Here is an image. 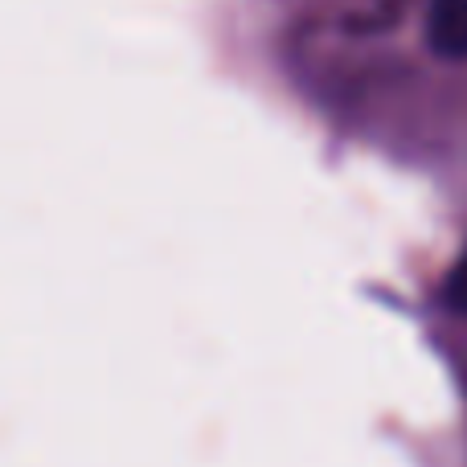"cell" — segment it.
Here are the masks:
<instances>
[{"instance_id":"cell-1","label":"cell","mask_w":467,"mask_h":467,"mask_svg":"<svg viewBox=\"0 0 467 467\" xmlns=\"http://www.w3.org/2000/svg\"><path fill=\"white\" fill-rule=\"evenodd\" d=\"M427 41L447 62H467V0H431Z\"/></svg>"},{"instance_id":"cell-2","label":"cell","mask_w":467,"mask_h":467,"mask_svg":"<svg viewBox=\"0 0 467 467\" xmlns=\"http://www.w3.org/2000/svg\"><path fill=\"white\" fill-rule=\"evenodd\" d=\"M443 299L455 316H467V246L463 254L455 258V266L447 271V283H443Z\"/></svg>"}]
</instances>
